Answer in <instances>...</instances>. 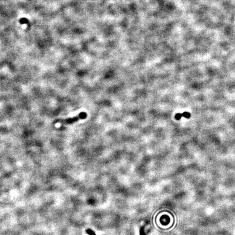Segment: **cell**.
I'll return each instance as SVG.
<instances>
[{"label":"cell","mask_w":235,"mask_h":235,"mask_svg":"<svg viewBox=\"0 0 235 235\" xmlns=\"http://www.w3.org/2000/svg\"><path fill=\"white\" fill-rule=\"evenodd\" d=\"M87 117V114L85 112H82L79 113L76 116L73 117L72 118H69L65 119H62V120H58L57 121V123H60L62 124H71L76 122L82 119H85Z\"/></svg>","instance_id":"1"},{"label":"cell","mask_w":235,"mask_h":235,"mask_svg":"<svg viewBox=\"0 0 235 235\" xmlns=\"http://www.w3.org/2000/svg\"><path fill=\"white\" fill-rule=\"evenodd\" d=\"M181 114H182V116L186 118L187 119H189L190 117H191V114H190V113L189 112H185L181 113Z\"/></svg>","instance_id":"2"},{"label":"cell","mask_w":235,"mask_h":235,"mask_svg":"<svg viewBox=\"0 0 235 235\" xmlns=\"http://www.w3.org/2000/svg\"><path fill=\"white\" fill-rule=\"evenodd\" d=\"M86 232H87L89 235H96L95 232H94L93 230H91V229H89L86 230Z\"/></svg>","instance_id":"3"},{"label":"cell","mask_w":235,"mask_h":235,"mask_svg":"<svg viewBox=\"0 0 235 235\" xmlns=\"http://www.w3.org/2000/svg\"><path fill=\"white\" fill-rule=\"evenodd\" d=\"M182 117V116L181 113H177V114L175 115V119H176V120H180V119Z\"/></svg>","instance_id":"4"},{"label":"cell","mask_w":235,"mask_h":235,"mask_svg":"<svg viewBox=\"0 0 235 235\" xmlns=\"http://www.w3.org/2000/svg\"><path fill=\"white\" fill-rule=\"evenodd\" d=\"M140 235H146L145 234V232H144V227H142V228H141V229H140Z\"/></svg>","instance_id":"5"},{"label":"cell","mask_w":235,"mask_h":235,"mask_svg":"<svg viewBox=\"0 0 235 235\" xmlns=\"http://www.w3.org/2000/svg\"><path fill=\"white\" fill-rule=\"evenodd\" d=\"M27 22H28V20H27L26 19H21L20 20V23H22V24H23V23H26Z\"/></svg>","instance_id":"6"}]
</instances>
